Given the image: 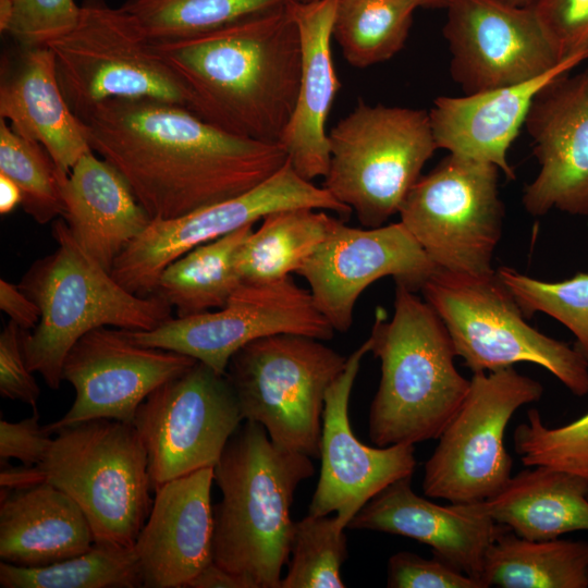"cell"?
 I'll use <instances>...</instances> for the list:
<instances>
[{"mask_svg": "<svg viewBox=\"0 0 588 588\" xmlns=\"http://www.w3.org/2000/svg\"><path fill=\"white\" fill-rule=\"evenodd\" d=\"M345 529L335 516L308 514L294 524L287 572L280 588H344Z\"/></svg>", "mask_w": 588, "mask_h": 588, "instance_id": "cell-36", "label": "cell"}, {"mask_svg": "<svg viewBox=\"0 0 588 588\" xmlns=\"http://www.w3.org/2000/svg\"><path fill=\"white\" fill-rule=\"evenodd\" d=\"M381 378L368 431L378 446L438 439L462 406L470 380L455 367L451 336L434 309L395 283L390 320L378 308L369 336Z\"/></svg>", "mask_w": 588, "mask_h": 588, "instance_id": "cell-4", "label": "cell"}, {"mask_svg": "<svg viewBox=\"0 0 588 588\" xmlns=\"http://www.w3.org/2000/svg\"><path fill=\"white\" fill-rule=\"evenodd\" d=\"M481 580L486 587L587 588L588 542L529 540L505 526L487 551Z\"/></svg>", "mask_w": 588, "mask_h": 588, "instance_id": "cell-29", "label": "cell"}, {"mask_svg": "<svg viewBox=\"0 0 588 588\" xmlns=\"http://www.w3.org/2000/svg\"><path fill=\"white\" fill-rule=\"evenodd\" d=\"M13 17L8 34L20 47H46L72 30L81 5L74 0H12Z\"/></svg>", "mask_w": 588, "mask_h": 588, "instance_id": "cell-39", "label": "cell"}, {"mask_svg": "<svg viewBox=\"0 0 588 588\" xmlns=\"http://www.w3.org/2000/svg\"><path fill=\"white\" fill-rule=\"evenodd\" d=\"M495 271L526 317L543 313L561 322L575 335V347L588 362V273L549 282L510 267Z\"/></svg>", "mask_w": 588, "mask_h": 588, "instance_id": "cell-37", "label": "cell"}, {"mask_svg": "<svg viewBox=\"0 0 588 588\" xmlns=\"http://www.w3.org/2000/svg\"><path fill=\"white\" fill-rule=\"evenodd\" d=\"M57 248L36 260L19 287L38 306L40 319L22 331L27 367L52 390L60 388L71 347L100 327L148 331L172 318V308L156 294L140 296L120 285L73 237L66 222L53 224Z\"/></svg>", "mask_w": 588, "mask_h": 588, "instance_id": "cell-5", "label": "cell"}, {"mask_svg": "<svg viewBox=\"0 0 588 588\" xmlns=\"http://www.w3.org/2000/svg\"><path fill=\"white\" fill-rule=\"evenodd\" d=\"M188 588H248V586L241 577L212 561L192 580Z\"/></svg>", "mask_w": 588, "mask_h": 588, "instance_id": "cell-45", "label": "cell"}, {"mask_svg": "<svg viewBox=\"0 0 588 588\" xmlns=\"http://www.w3.org/2000/svg\"><path fill=\"white\" fill-rule=\"evenodd\" d=\"M531 5L559 61L588 50V0H536Z\"/></svg>", "mask_w": 588, "mask_h": 588, "instance_id": "cell-40", "label": "cell"}, {"mask_svg": "<svg viewBox=\"0 0 588 588\" xmlns=\"http://www.w3.org/2000/svg\"><path fill=\"white\" fill-rule=\"evenodd\" d=\"M196 363L182 353L138 344L123 329H94L71 347L63 362L62 380L74 388V402L65 415L45 427L52 434L100 418L132 424L154 390Z\"/></svg>", "mask_w": 588, "mask_h": 588, "instance_id": "cell-17", "label": "cell"}, {"mask_svg": "<svg viewBox=\"0 0 588 588\" xmlns=\"http://www.w3.org/2000/svg\"><path fill=\"white\" fill-rule=\"evenodd\" d=\"M524 125L540 167L523 194L526 211L588 217V66L542 86Z\"/></svg>", "mask_w": 588, "mask_h": 588, "instance_id": "cell-20", "label": "cell"}, {"mask_svg": "<svg viewBox=\"0 0 588 588\" xmlns=\"http://www.w3.org/2000/svg\"><path fill=\"white\" fill-rule=\"evenodd\" d=\"M0 118L20 136L41 144L64 175L93 151L85 125L64 98L47 46L20 47L2 59Z\"/></svg>", "mask_w": 588, "mask_h": 588, "instance_id": "cell-24", "label": "cell"}, {"mask_svg": "<svg viewBox=\"0 0 588 588\" xmlns=\"http://www.w3.org/2000/svg\"><path fill=\"white\" fill-rule=\"evenodd\" d=\"M456 509L487 516L529 540L588 530V478L547 466L519 471L494 497Z\"/></svg>", "mask_w": 588, "mask_h": 588, "instance_id": "cell-28", "label": "cell"}, {"mask_svg": "<svg viewBox=\"0 0 588 588\" xmlns=\"http://www.w3.org/2000/svg\"><path fill=\"white\" fill-rule=\"evenodd\" d=\"M420 291L473 373L527 362L546 368L572 393H588L586 358L528 324L495 270L469 274L436 269Z\"/></svg>", "mask_w": 588, "mask_h": 588, "instance_id": "cell-8", "label": "cell"}, {"mask_svg": "<svg viewBox=\"0 0 588 588\" xmlns=\"http://www.w3.org/2000/svg\"><path fill=\"white\" fill-rule=\"evenodd\" d=\"M346 363L321 340L282 333L240 348L225 376L244 420L260 424L275 444L319 458L326 394Z\"/></svg>", "mask_w": 588, "mask_h": 588, "instance_id": "cell-9", "label": "cell"}, {"mask_svg": "<svg viewBox=\"0 0 588 588\" xmlns=\"http://www.w3.org/2000/svg\"><path fill=\"white\" fill-rule=\"evenodd\" d=\"M37 408L33 414L17 422L0 420V460L7 464L16 458L24 465L41 464L52 444L53 438L45 426L39 424Z\"/></svg>", "mask_w": 588, "mask_h": 588, "instance_id": "cell-43", "label": "cell"}, {"mask_svg": "<svg viewBox=\"0 0 588 588\" xmlns=\"http://www.w3.org/2000/svg\"><path fill=\"white\" fill-rule=\"evenodd\" d=\"M314 473L309 456L275 444L260 424L241 425L213 467L221 491L213 505V562L248 588H280L294 494Z\"/></svg>", "mask_w": 588, "mask_h": 588, "instance_id": "cell-3", "label": "cell"}, {"mask_svg": "<svg viewBox=\"0 0 588 588\" xmlns=\"http://www.w3.org/2000/svg\"><path fill=\"white\" fill-rule=\"evenodd\" d=\"M95 543L79 506L59 488L44 482L25 489H1L0 558L23 566H46Z\"/></svg>", "mask_w": 588, "mask_h": 588, "instance_id": "cell-27", "label": "cell"}, {"mask_svg": "<svg viewBox=\"0 0 588 588\" xmlns=\"http://www.w3.org/2000/svg\"><path fill=\"white\" fill-rule=\"evenodd\" d=\"M151 44L186 88L189 111L230 134L280 142L294 110L303 62L291 4Z\"/></svg>", "mask_w": 588, "mask_h": 588, "instance_id": "cell-2", "label": "cell"}, {"mask_svg": "<svg viewBox=\"0 0 588 588\" xmlns=\"http://www.w3.org/2000/svg\"><path fill=\"white\" fill-rule=\"evenodd\" d=\"M46 482L45 474L39 465L2 468L0 474L1 489H25Z\"/></svg>", "mask_w": 588, "mask_h": 588, "instance_id": "cell-46", "label": "cell"}, {"mask_svg": "<svg viewBox=\"0 0 588 588\" xmlns=\"http://www.w3.org/2000/svg\"><path fill=\"white\" fill-rule=\"evenodd\" d=\"M328 136L330 163L322 187L365 228L383 225L400 212L438 149L429 111L364 100Z\"/></svg>", "mask_w": 588, "mask_h": 588, "instance_id": "cell-7", "label": "cell"}, {"mask_svg": "<svg viewBox=\"0 0 588 588\" xmlns=\"http://www.w3.org/2000/svg\"><path fill=\"white\" fill-rule=\"evenodd\" d=\"M22 194L17 185L0 173V213L8 215L21 205Z\"/></svg>", "mask_w": 588, "mask_h": 588, "instance_id": "cell-47", "label": "cell"}, {"mask_svg": "<svg viewBox=\"0 0 588 588\" xmlns=\"http://www.w3.org/2000/svg\"><path fill=\"white\" fill-rule=\"evenodd\" d=\"M506 3L517 5V7H528L536 2V0H502Z\"/></svg>", "mask_w": 588, "mask_h": 588, "instance_id": "cell-50", "label": "cell"}, {"mask_svg": "<svg viewBox=\"0 0 588 588\" xmlns=\"http://www.w3.org/2000/svg\"><path fill=\"white\" fill-rule=\"evenodd\" d=\"M543 387L513 367L475 372L468 393L425 464L427 497L473 504L494 497L511 479L506 426L523 405L539 401Z\"/></svg>", "mask_w": 588, "mask_h": 588, "instance_id": "cell-12", "label": "cell"}, {"mask_svg": "<svg viewBox=\"0 0 588 588\" xmlns=\"http://www.w3.org/2000/svg\"><path fill=\"white\" fill-rule=\"evenodd\" d=\"M586 59L588 50L525 83L462 97L436 98L429 117L438 149L492 163L509 180H515L507 151L525 124L535 95L552 78L571 72Z\"/></svg>", "mask_w": 588, "mask_h": 588, "instance_id": "cell-23", "label": "cell"}, {"mask_svg": "<svg viewBox=\"0 0 588 588\" xmlns=\"http://www.w3.org/2000/svg\"><path fill=\"white\" fill-rule=\"evenodd\" d=\"M528 421L514 432V448L525 466H547L588 478V413L556 428L542 424L539 412H527Z\"/></svg>", "mask_w": 588, "mask_h": 588, "instance_id": "cell-38", "label": "cell"}, {"mask_svg": "<svg viewBox=\"0 0 588 588\" xmlns=\"http://www.w3.org/2000/svg\"><path fill=\"white\" fill-rule=\"evenodd\" d=\"M336 219L326 210L292 208L261 219L236 256L242 283H266L296 273L318 249Z\"/></svg>", "mask_w": 588, "mask_h": 588, "instance_id": "cell-31", "label": "cell"}, {"mask_svg": "<svg viewBox=\"0 0 588 588\" xmlns=\"http://www.w3.org/2000/svg\"><path fill=\"white\" fill-rule=\"evenodd\" d=\"M77 117L90 149L123 175L151 220L240 196L287 161L280 143L230 134L172 102L114 98Z\"/></svg>", "mask_w": 588, "mask_h": 588, "instance_id": "cell-1", "label": "cell"}, {"mask_svg": "<svg viewBox=\"0 0 588 588\" xmlns=\"http://www.w3.org/2000/svg\"><path fill=\"white\" fill-rule=\"evenodd\" d=\"M292 208L347 217L352 210L324 187L302 177L289 161L268 180L234 198L174 219H154L117 258L111 275L128 292L148 296L161 272L191 249Z\"/></svg>", "mask_w": 588, "mask_h": 588, "instance_id": "cell-14", "label": "cell"}, {"mask_svg": "<svg viewBox=\"0 0 588 588\" xmlns=\"http://www.w3.org/2000/svg\"><path fill=\"white\" fill-rule=\"evenodd\" d=\"M436 269L401 221L360 229L336 219L296 274L308 283L315 305L334 331L344 333L358 297L373 282L392 277L417 292Z\"/></svg>", "mask_w": 588, "mask_h": 588, "instance_id": "cell-18", "label": "cell"}, {"mask_svg": "<svg viewBox=\"0 0 588 588\" xmlns=\"http://www.w3.org/2000/svg\"><path fill=\"white\" fill-rule=\"evenodd\" d=\"M0 173L22 194L21 206L37 223L46 224L64 213V175L47 149L16 134L0 118Z\"/></svg>", "mask_w": 588, "mask_h": 588, "instance_id": "cell-35", "label": "cell"}, {"mask_svg": "<svg viewBox=\"0 0 588 588\" xmlns=\"http://www.w3.org/2000/svg\"><path fill=\"white\" fill-rule=\"evenodd\" d=\"M339 0L291 3L302 46V75L291 119L280 145L304 179L324 177L330 163L327 120L340 89L331 39Z\"/></svg>", "mask_w": 588, "mask_h": 588, "instance_id": "cell-25", "label": "cell"}, {"mask_svg": "<svg viewBox=\"0 0 588 588\" xmlns=\"http://www.w3.org/2000/svg\"><path fill=\"white\" fill-rule=\"evenodd\" d=\"M2 588L144 587L133 549L94 543L75 556L39 567L0 564Z\"/></svg>", "mask_w": 588, "mask_h": 588, "instance_id": "cell-33", "label": "cell"}, {"mask_svg": "<svg viewBox=\"0 0 588 588\" xmlns=\"http://www.w3.org/2000/svg\"><path fill=\"white\" fill-rule=\"evenodd\" d=\"M446 9L450 74L465 95L531 81L562 62L532 5L451 0Z\"/></svg>", "mask_w": 588, "mask_h": 588, "instance_id": "cell-16", "label": "cell"}, {"mask_svg": "<svg viewBox=\"0 0 588 588\" xmlns=\"http://www.w3.org/2000/svg\"><path fill=\"white\" fill-rule=\"evenodd\" d=\"M253 231L254 224H248L185 253L161 272L152 294L176 317L224 307L242 283L236 256Z\"/></svg>", "mask_w": 588, "mask_h": 588, "instance_id": "cell-30", "label": "cell"}, {"mask_svg": "<svg viewBox=\"0 0 588 588\" xmlns=\"http://www.w3.org/2000/svg\"><path fill=\"white\" fill-rule=\"evenodd\" d=\"M47 47L53 53L64 98L76 115L114 98L189 107L182 81L154 50L138 22L106 0H83L75 27Z\"/></svg>", "mask_w": 588, "mask_h": 588, "instance_id": "cell-10", "label": "cell"}, {"mask_svg": "<svg viewBox=\"0 0 588 588\" xmlns=\"http://www.w3.org/2000/svg\"><path fill=\"white\" fill-rule=\"evenodd\" d=\"M125 332L138 344L188 355L225 375L231 357L255 340L289 333L327 341L335 331L315 305L309 290L287 277L266 283H241L220 309L172 317L148 331Z\"/></svg>", "mask_w": 588, "mask_h": 588, "instance_id": "cell-15", "label": "cell"}, {"mask_svg": "<svg viewBox=\"0 0 588 588\" xmlns=\"http://www.w3.org/2000/svg\"><path fill=\"white\" fill-rule=\"evenodd\" d=\"M13 17L12 0H0V32L8 34Z\"/></svg>", "mask_w": 588, "mask_h": 588, "instance_id": "cell-48", "label": "cell"}, {"mask_svg": "<svg viewBox=\"0 0 588 588\" xmlns=\"http://www.w3.org/2000/svg\"><path fill=\"white\" fill-rule=\"evenodd\" d=\"M0 308L22 331L33 330L40 319L35 302L19 285L4 279L0 280Z\"/></svg>", "mask_w": 588, "mask_h": 588, "instance_id": "cell-44", "label": "cell"}, {"mask_svg": "<svg viewBox=\"0 0 588 588\" xmlns=\"http://www.w3.org/2000/svg\"><path fill=\"white\" fill-rule=\"evenodd\" d=\"M0 394L4 399L25 403L33 409L37 408L40 395L24 357L22 330L11 320L0 334Z\"/></svg>", "mask_w": 588, "mask_h": 588, "instance_id": "cell-42", "label": "cell"}, {"mask_svg": "<svg viewBox=\"0 0 588 588\" xmlns=\"http://www.w3.org/2000/svg\"><path fill=\"white\" fill-rule=\"evenodd\" d=\"M63 199V218L73 237L110 272L151 221L123 175L94 151L71 169Z\"/></svg>", "mask_w": 588, "mask_h": 588, "instance_id": "cell-26", "label": "cell"}, {"mask_svg": "<svg viewBox=\"0 0 588 588\" xmlns=\"http://www.w3.org/2000/svg\"><path fill=\"white\" fill-rule=\"evenodd\" d=\"M500 169L449 152L407 194L400 221L437 269L483 274L503 231Z\"/></svg>", "mask_w": 588, "mask_h": 588, "instance_id": "cell-11", "label": "cell"}, {"mask_svg": "<svg viewBox=\"0 0 588 588\" xmlns=\"http://www.w3.org/2000/svg\"><path fill=\"white\" fill-rule=\"evenodd\" d=\"M243 417L225 375L197 362L154 390L133 425L148 456L152 489L215 467Z\"/></svg>", "mask_w": 588, "mask_h": 588, "instance_id": "cell-13", "label": "cell"}, {"mask_svg": "<svg viewBox=\"0 0 588 588\" xmlns=\"http://www.w3.org/2000/svg\"><path fill=\"white\" fill-rule=\"evenodd\" d=\"M213 467H206L155 489L134 544L145 588H188L213 561Z\"/></svg>", "mask_w": 588, "mask_h": 588, "instance_id": "cell-21", "label": "cell"}, {"mask_svg": "<svg viewBox=\"0 0 588 588\" xmlns=\"http://www.w3.org/2000/svg\"><path fill=\"white\" fill-rule=\"evenodd\" d=\"M417 8L413 0H339L332 38L348 64L372 66L402 50Z\"/></svg>", "mask_w": 588, "mask_h": 588, "instance_id": "cell-32", "label": "cell"}, {"mask_svg": "<svg viewBox=\"0 0 588 588\" xmlns=\"http://www.w3.org/2000/svg\"><path fill=\"white\" fill-rule=\"evenodd\" d=\"M418 7L422 8H448L451 0H413Z\"/></svg>", "mask_w": 588, "mask_h": 588, "instance_id": "cell-49", "label": "cell"}, {"mask_svg": "<svg viewBox=\"0 0 588 588\" xmlns=\"http://www.w3.org/2000/svg\"><path fill=\"white\" fill-rule=\"evenodd\" d=\"M368 338L347 356L346 367L326 394L320 442L321 469L308 514L335 513L347 528L353 517L384 488L412 477L416 458L413 444L372 448L360 442L352 430L348 404L352 389L366 354Z\"/></svg>", "mask_w": 588, "mask_h": 588, "instance_id": "cell-19", "label": "cell"}, {"mask_svg": "<svg viewBox=\"0 0 588 588\" xmlns=\"http://www.w3.org/2000/svg\"><path fill=\"white\" fill-rule=\"evenodd\" d=\"M56 434L38 464L46 482L79 506L95 543L133 549L154 502L147 452L134 425L100 418Z\"/></svg>", "mask_w": 588, "mask_h": 588, "instance_id": "cell-6", "label": "cell"}, {"mask_svg": "<svg viewBox=\"0 0 588 588\" xmlns=\"http://www.w3.org/2000/svg\"><path fill=\"white\" fill-rule=\"evenodd\" d=\"M295 1L302 2V3H308V2L319 1V0H295Z\"/></svg>", "mask_w": 588, "mask_h": 588, "instance_id": "cell-51", "label": "cell"}, {"mask_svg": "<svg viewBox=\"0 0 588 588\" xmlns=\"http://www.w3.org/2000/svg\"><path fill=\"white\" fill-rule=\"evenodd\" d=\"M411 479L405 477L384 488L347 528L400 535L428 544L434 558L485 586L481 577L487 551L505 526L453 504L432 503L413 491Z\"/></svg>", "mask_w": 588, "mask_h": 588, "instance_id": "cell-22", "label": "cell"}, {"mask_svg": "<svg viewBox=\"0 0 588 588\" xmlns=\"http://www.w3.org/2000/svg\"><path fill=\"white\" fill-rule=\"evenodd\" d=\"M389 588H486L480 581L443 561L401 551L388 562Z\"/></svg>", "mask_w": 588, "mask_h": 588, "instance_id": "cell-41", "label": "cell"}, {"mask_svg": "<svg viewBox=\"0 0 588 588\" xmlns=\"http://www.w3.org/2000/svg\"><path fill=\"white\" fill-rule=\"evenodd\" d=\"M295 0H126L150 41L175 39L286 7Z\"/></svg>", "mask_w": 588, "mask_h": 588, "instance_id": "cell-34", "label": "cell"}]
</instances>
